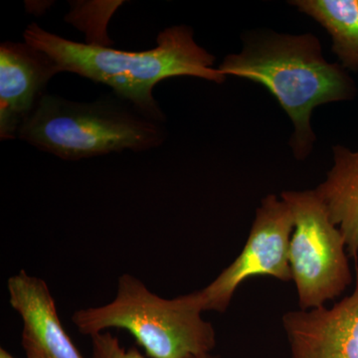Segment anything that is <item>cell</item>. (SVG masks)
Here are the masks:
<instances>
[{"label":"cell","instance_id":"13","mask_svg":"<svg viewBox=\"0 0 358 358\" xmlns=\"http://www.w3.org/2000/svg\"><path fill=\"white\" fill-rule=\"evenodd\" d=\"M0 358H15L10 353L4 350L3 348H0Z\"/></svg>","mask_w":358,"mask_h":358},{"label":"cell","instance_id":"2","mask_svg":"<svg viewBox=\"0 0 358 358\" xmlns=\"http://www.w3.org/2000/svg\"><path fill=\"white\" fill-rule=\"evenodd\" d=\"M218 70L263 85L277 99L293 122L291 147L298 159L308 157L315 141L310 127L315 108L350 100L357 92L345 69L327 62L313 34L254 37L240 53L224 59Z\"/></svg>","mask_w":358,"mask_h":358},{"label":"cell","instance_id":"9","mask_svg":"<svg viewBox=\"0 0 358 358\" xmlns=\"http://www.w3.org/2000/svg\"><path fill=\"white\" fill-rule=\"evenodd\" d=\"M9 303L23 322L27 358H84L66 333L46 282L21 270L7 281Z\"/></svg>","mask_w":358,"mask_h":358},{"label":"cell","instance_id":"1","mask_svg":"<svg viewBox=\"0 0 358 358\" xmlns=\"http://www.w3.org/2000/svg\"><path fill=\"white\" fill-rule=\"evenodd\" d=\"M26 43L43 51L58 72H70L107 85L114 94L157 121L166 115L152 92L162 80L173 77L201 78L222 84L226 76L214 69L215 57L195 42L193 30L173 26L159 33L157 47L143 52L117 50L96 44L62 38L32 23L26 28Z\"/></svg>","mask_w":358,"mask_h":358},{"label":"cell","instance_id":"8","mask_svg":"<svg viewBox=\"0 0 358 358\" xmlns=\"http://www.w3.org/2000/svg\"><path fill=\"white\" fill-rule=\"evenodd\" d=\"M46 53L26 42L0 45V138L15 140L18 129L58 74Z\"/></svg>","mask_w":358,"mask_h":358},{"label":"cell","instance_id":"14","mask_svg":"<svg viewBox=\"0 0 358 358\" xmlns=\"http://www.w3.org/2000/svg\"><path fill=\"white\" fill-rule=\"evenodd\" d=\"M200 358H218L217 357H214V355H212L211 353H209V355H205L203 357H201Z\"/></svg>","mask_w":358,"mask_h":358},{"label":"cell","instance_id":"3","mask_svg":"<svg viewBox=\"0 0 358 358\" xmlns=\"http://www.w3.org/2000/svg\"><path fill=\"white\" fill-rule=\"evenodd\" d=\"M166 136L164 122L114 93L91 103L45 94L17 134L20 140L65 160L145 152L162 145Z\"/></svg>","mask_w":358,"mask_h":358},{"label":"cell","instance_id":"6","mask_svg":"<svg viewBox=\"0 0 358 358\" xmlns=\"http://www.w3.org/2000/svg\"><path fill=\"white\" fill-rule=\"evenodd\" d=\"M294 218L289 207L274 194L267 195L257 208L241 253L205 288L200 289L204 312L224 313L242 282L254 277L292 281L289 243Z\"/></svg>","mask_w":358,"mask_h":358},{"label":"cell","instance_id":"12","mask_svg":"<svg viewBox=\"0 0 358 358\" xmlns=\"http://www.w3.org/2000/svg\"><path fill=\"white\" fill-rule=\"evenodd\" d=\"M92 357L93 358H147L136 346L126 350L119 338L108 331L92 336ZM197 358V357H192Z\"/></svg>","mask_w":358,"mask_h":358},{"label":"cell","instance_id":"7","mask_svg":"<svg viewBox=\"0 0 358 358\" xmlns=\"http://www.w3.org/2000/svg\"><path fill=\"white\" fill-rule=\"evenodd\" d=\"M291 358H358V267L352 293L331 308L282 315Z\"/></svg>","mask_w":358,"mask_h":358},{"label":"cell","instance_id":"5","mask_svg":"<svg viewBox=\"0 0 358 358\" xmlns=\"http://www.w3.org/2000/svg\"><path fill=\"white\" fill-rule=\"evenodd\" d=\"M281 199L294 218L289 267L299 307L301 310L324 307L352 284L345 238L315 189L284 192Z\"/></svg>","mask_w":358,"mask_h":358},{"label":"cell","instance_id":"10","mask_svg":"<svg viewBox=\"0 0 358 358\" xmlns=\"http://www.w3.org/2000/svg\"><path fill=\"white\" fill-rule=\"evenodd\" d=\"M334 166L315 192L343 233L348 256L358 259V150L336 145Z\"/></svg>","mask_w":358,"mask_h":358},{"label":"cell","instance_id":"4","mask_svg":"<svg viewBox=\"0 0 358 358\" xmlns=\"http://www.w3.org/2000/svg\"><path fill=\"white\" fill-rule=\"evenodd\" d=\"M203 312L200 291L164 299L138 278L124 274L114 300L78 310L72 320L85 336L128 331L150 358H200L216 345L215 329L202 317Z\"/></svg>","mask_w":358,"mask_h":358},{"label":"cell","instance_id":"11","mask_svg":"<svg viewBox=\"0 0 358 358\" xmlns=\"http://www.w3.org/2000/svg\"><path fill=\"white\" fill-rule=\"evenodd\" d=\"M291 3L329 32L341 67L358 71V0H296Z\"/></svg>","mask_w":358,"mask_h":358}]
</instances>
